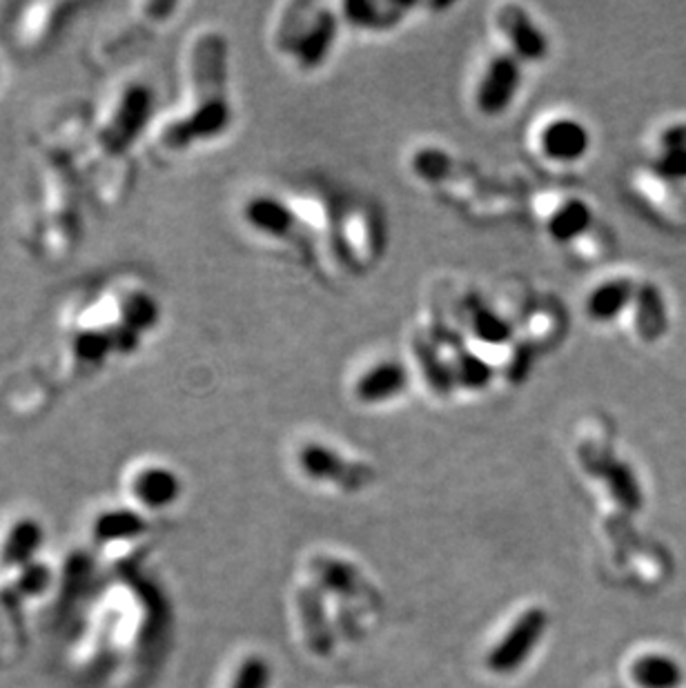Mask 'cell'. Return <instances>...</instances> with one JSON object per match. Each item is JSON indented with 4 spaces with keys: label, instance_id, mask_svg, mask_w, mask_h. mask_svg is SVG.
<instances>
[{
    "label": "cell",
    "instance_id": "1",
    "mask_svg": "<svg viewBox=\"0 0 686 688\" xmlns=\"http://www.w3.org/2000/svg\"><path fill=\"white\" fill-rule=\"evenodd\" d=\"M154 626L156 604L147 586L137 580L114 582L98 595L74 640L72 662L92 668L109 655L134 657L152 640Z\"/></svg>",
    "mask_w": 686,
    "mask_h": 688
},
{
    "label": "cell",
    "instance_id": "2",
    "mask_svg": "<svg viewBox=\"0 0 686 688\" xmlns=\"http://www.w3.org/2000/svg\"><path fill=\"white\" fill-rule=\"evenodd\" d=\"M194 103L188 117L167 123L161 141L167 150H186L194 141L221 137L233 121L227 100V43L221 34L208 32L197 38L190 56Z\"/></svg>",
    "mask_w": 686,
    "mask_h": 688
},
{
    "label": "cell",
    "instance_id": "3",
    "mask_svg": "<svg viewBox=\"0 0 686 688\" xmlns=\"http://www.w3.org/2000/svg\"><path fill=\"white\" fill-rule=\"evenodd\" d=\"M90 537L103 561L128 566L134 564L150 544V520L130 506L105 508L92 518Z\"/></svg>",
    "mask_w": 686,
    "mask_h": 688
},
{
    "label": "cell",
    "instance_id": "4",
    "mask_svg": "<svg viewBox=\"0 0 686 688\" xmlns=\"http://www.w3.org/2000/svg\"><path fill=\"white\" fill-rule=\"evenodd\" d=\"M128 506L145 518L175 506L184 493L181 477L163 464H137L123 482Z\"/></svg>",
    "mask_w": 686,
    "mask_h": 688
},
{
    "label": "cell",
    "instance_id": "5",
    "mask_svg": "<svg viewBox=\"0 0 686 688\" xmlns=\"http://www.w3.org/2000/svg\"><path fill=\"white\" fill-rule=\"evenodd\" d=\"M152 109V94L143 85H128L111 107L109 119L100 130V145L109 154L126 152L143 132Z\"/></svg>",
    "mask_w": 686,
    "mask_h": 688
},
{
    "label": "cell",
    "instance_id": "6",
    "mask_svg": "<svg viewBox=\"0 0 686 688\" xmlns=\"http://www.w3.org/2000/svg\"><path fill=\"white\" fill-rule=\"evenodd\" d=\"M548 615L544 608H531L518 617L512 628L501 638V642L490 651L486 664L493 673L506 675L514 673L529 662L533 651L546 636Z\"/></svg>",
    "mask_w": 686,
    "mask_h": 688
},
{
    "label": "cell",
    "instance_id": "7",
    "mask_svg": "<svg viewBox=\"0 0 686 688\" xmlns=\"http://www.w3.org/2000/svg\"><path fill=\"white\" fill-rule=\"evenodd\" d=\"M522 85V66L514 54L493 59L477 87V107L484 117H501Z\"/></svg>",
    "mask_w": 686,
    "mask_h": 688
},
{
    "label": "cell",
    "instance_id": "8",
    "mask_svg": "<svg viewBox=\"0 0 686 688\" xmlns=\"http://www.w3.org/2000/svg\"><path fill=\"white\" fill-rule=\"evenodd\" d=\"M43 546V526L34 518H19L0 531V582L38 559Z\"/></svg>",
    "mask_w": 686,
    "mask_h": 688
},
{
    "label": "cell",
    "instance_id": "9",
    "mask_svg": "<svg viewBox=\"0 0 686 688\" xmlns=\"http://www.w3.org/2000/svg\"><path fill=\"white\" fill-rule=\"evenodd\" d=\"M499 29L510 40V47L520 61L537 63L544 61L548 54V38L546 34L533 23V19L522 8H504L499 12Z\"/></svg>",
    "mask_w": 686,
    "mask_h": 688
},
{
    "label": "cell",
    "instance_id": "10",
    "mask_svg": "<svg viewBox=\"0 0 686 688\" xmlns=\"http://www.w3.org/2000/svg\"><path fill=\"white\" fill-rule=\"evenodd\" d=\"M542 152L559 163L580 161L591 147V134L584 123L576 119H555L540 137Z\"/></svg>",
    "mask_w": 686,
    "mask_h": 688
},
{
    "label": "cell",
    "instance_id": "11",
    "mask_svg": "<svg viewBox=\"0 0 686 688\" xmlns=\"http://www.w3.org/2000/svg\"><path fill=\"white\" fill-rule=\"evenodd\" d=\"M409 370L397 361H381L366 370L355 383V396L362 404L375 406L397 399L409 388Z\"/></svg>",
    "mask_w": 686,
    "mask_h": 688
},
{
    "label": "cell",
    "instance_id": "12",
    "mask_svg": "<svg viewBox=\"0 0 686 688\" xmlns=\"http://www.w3.org/2000/svg\"><path fill=\"white\" fill-rule=\"evenodd\" d=\"M244 218L250 223V227L259 229L261 235L274 237V239H293L297 229V216L291 212V207L268 197H257L246 203Z\"/></svg>",
    "mask_w": 686,
    "mask_h": 688
},
{
    "label": "cell",
    "instance_id": "13",
    "mask_svg": "<svg viewBox=\"0 0 686 688\" xmlns=\"http://www.w3.org/2000/svg\"><path fill=\"white\" fill-rule=\"evenodd\" d=\"M336 29L339 27H336L334 14L323 10L317 14L312 25L295 40L293 49H295L297 61L304 70H315L328 59L330 49L336 40Z\"/></svg>",
    "mask_w": 686,
    "mask_h": 688
},
{
    "label": "cell",
    "instance_id": "14",
    "mask_svg": "<svg viewBox=\"0 0 686 688\" xmlns=\"http://www.w3.org/2000/svg\"><path fill=\"white\" fill-rule=\"evenodd\" d=\"M631 297H634V283H628L626 278L606 281L589 295L587 312L591 319L606 323L615 319L628 306Z\"/></svg>",
    "mask_w": 686,
    "mask_h": 688
},
{
    "label": "cell",
    "instance_id": "15",
    "mask_svg": "<svg viewBox=\"0 0 686 688\" xmlns=\"http://www.w3.org/2000/svg\"><path fill=\"white\" fill-rule=\"evenodd\" d=\"M299 464H301L304 473L315 477V479H334L336 484L348 486L351 466L330 448H323L319 443L306 446L299 454Z\"/></svg>",
    "mask_w": 686,
    "mask_h": 688
},
{
    "label": "cell",
    "instance_id": "16",
    "mask_svg": "<svg viewBox=\"0 0 686 688\" xmlns=\"http://www.w3.org/2000/svg\"><path fill=\"white\" fill-rule=\"evenodd\" d=\"M593 221L591 207L584 201L564 203L548 221V233L557 244H568L582 237Z\"/></svg>",
    "mask_w": 686,
    "mask_h": 688
},
{
    "label": "cell",
    "instance_id": "17",
    "mask_svg": "<svg viewBox=\"0 0 686 688\" xmlns=\"http://www.w3.org/2000/svg\"><path fill=\"white\" fill-rule=\"evenodd\" d=\"M634 679L642 688H677L682 668L666 655H644L634 664Z\"/></svg>",
    "mask_w": 686,
    "mask_h": 688
},
{
    "label": "cell",
    "instance_id": "18",
    "mask_svg": "<svg viewBox=\"0 0 686 688\" xmlns=\"http://www.w3.org/2000/svg\"><path fill=\"white\" fill-rule=\"evenodd\" d=\"M409 5H381V3H348L343 5L348 21L362 29H388L402 21Z\"/></svg>",
    "mask_w": 686,
    "mask_h": 688
},
{
    "label": "cell",
    "instance_id": "19",
    "mask_svg": "<svg viewBox=\"0 0 686 688\" xmlns=\"http://www.w3.org/2000/svg\"><path fill=\"white\" fill-rule=\"evenodd\" d=\"M473 332L486 343H506L512 336V328L493 308H488L477 295L466 301Z\"/></svg>",
    "mask_w": 686,
    "mask_h": 688
},
{
    "label": "cell",
    "instance_id": "20",
    "mask_svg": "<svg viewBox=\"0 0 686 688\" xmlns=\"http://www.w3.org/2000/svg\"><path fill=\"white\" fill-rule=\"evenodd\" d=\"M452 377H454V381H460V383L466 385V388L480 390V388H484V385L490 383V379H493V368H490L484 359L475 357L473 353H471V355H469V353H462L460 357L454 359Z\"/></svg>",
    "mask_w": 686,
    "mask_h": 688
},
{
    "label": "cell",
    "instance_id": "21",
    "mask_svg": "<svg viewBox=\"0 0 686 688\" xmlns=\"http://www.w3.org/2000/svg\"><path fill=\"white\" fill-rule=\"evenodd\" d=\"M270 686V666L261 657H248L235 671L233 681L227 688H268Z\"/></svg>",
    "mask_w": 686,
    "mask_h": 688
},
{
    "label": "cell",
    "instance_id": "22",
    "mask_svg": "<svg viewBox=\"0 0 686 688\" xmlns=\"http://www.w3.org/2000/svg\"><path fill=\"white\" fill-rule=\"evenodd\" d=\"M615 482H611L615 495H617V501L622 506H626L628 510H636L640 508V488L634 479V475L628 471H619L617 475H613Z\"/></svg>",
    "mask_w": 686,
    "mask_h": 688
}]
</instances>
